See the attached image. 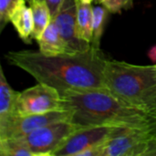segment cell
<instances>
[{"label":"cell","mask_w":156,"mask_h":156,"mask_svg":"<svg viewBox=\"0 0 156 156\" xmlns=\"http://www.w3.org/2000/svg\"><path fill=\"white\" fill-rule=\"evenodd\" d=\"M91 4L77 3V36L80 39L91 43L93 36V11Z\"/></svg>","instance_id":"13"},{"label":"cell","mask_w":156,"mask_h":156,"mask_svg":"<svg viewBox=\"0 0 156 156\" xmlns=\"http://www.w3.org/2000/svg\"><path fill=\"white\" fill-rule=\"evenodd\" d=\"M148 58L153 61L156 63V45H154V47H152V48L148 51Z\"/></svg>","instance_id":"20"},{"label":"cell","mask_w":156,"mask_h":156,"mask_svg":"<svg viewBox=\"0 0 156 156\" xmlns=\"http://www.w3.org/2000/svg\"><path fill=\"white\" fill-rule=\"evenodd\" d=\"M61 121H71V112L69 110L62 109L26 116L15 115L8 122L0 125V140L20 138L41 127Z\"/></svg>","instance_id":"8"},{"label":"cell","mask_w":156,"mask_h":156,"mask_svg":"<svg viewBox=\"0 0 156 156\" xmlns=\"http://www.w3.org/2000/svg\"><path fill=\"white\" fill-rule=\"evenodd\" d=\"M22 0H0V31L10 22V16L16 6ZM29 2L30 0H26Z\"/></svg>","instance_id":"17"},{"label":"cell","mask_w":156,"mask_h":156,"mask_svg":"<svg viewBox=\"0 0 156 156\" xmlns=\"http://www.w3.org/2000/svg\"><path fill=\"white\" fill-rule=\"evenodd\" d=\"M77 3L78 0H65L52 21L66 41L71 53L83 51L90 48V44L80 39L77 36Z\"/></svg>","instance_id":"9"},{"label":"cell","mask_w":156,"mask_h":156,"mask_svg":"<svg viewBox=\"0 0 156 156\" xmlns=\"http://www.w3.org/2000/svg\"><path fill=\"white\" fill-rule=\"evenodd\" d=\"M156 129L126 127L110 138L101 156H155Z\"/></svg>","instance_id":"4"},{"label":"cell","mask_w":156,"mask_h":156,"mask_svg":"<svg viewBox=\"0 0 156 156\" xmlns=\"http://www.w3.org/2000/svg\"><path fill=\"white\" fill-rule=\"evenodd\" d=\"M103 5L110 13H121L122 10L130 8L133 5V0H98Z\"/></svg>","instance_id":"18"},{"label":"cell","mask_w":156,"mask_h":156,"mask_svg":"<svg viewBox=\"0 0 156 156\" xmlns=\"http://www.w3.org/2000/svg\"><path fill=\"white\" fill-rule=\"evenodd\" d=\"M62 109H64L63 101L58 90L49 85L38 82L19 92L15 115L41 114Z\"/></svg>","instance_id":"7"},{"label":"cell","mask_w":156,"mask_h":156,"mask_svg":"<svg viewBox=\"0 0 156 156\" xmlns=\"http://www.w3.org/2000/svg\"><path fill=\"white\" fill-rule=\"evenodd\" d=\"M26 0H22L14 9L10 16V22L16 30L19 37L27 44L31 43L34 29L33 13Z\"/></svg>","instance_id":"10"},{"label":"cell","mask_w":156,"mask_h":156,"mask_svg":"<svg viewBox=\"0 0 156 156\" xmlns=\"http://www.w3.org/2000/svg\"><path fill=\"white\" fill-rule=\"evenodd\" d=\"M37 42L39 47V51L48 56L71 53L66 41L52 20Z\"/></svg>","instance_id":"11"},{"label":"cell","mask_w":156,"mask_h":156,"mask_svg":"<svg viewBox=\"0 0 156 156\" xmlns=\"http://www.w3.org/2000/svg\"><path fill=\"white\" fill-rule=\"evenodd\" d=\"M103 77L111 93L156 119V64L107 59Z\"/></svg>","instance_id":"3"},{"label":"cell","mask_w":156,"mask_h":156,"mask_svg":"<svg viewBox=\"0 0 156 156\" xmlns=\"http://www.w3.org/2000/svg\"><path fill=\"white\" fill-rule=\"evenodd\" d=\"M71 122L80 126L115 125L156 129V119L130 105L108 90L71 91L61 95Z\"/></svg>","instance_id":"2"},{"label":"cell","mask_w":156,"mask_h":156,"mask_svg":"<svg viewBox=\"0 0 156 156\" xmlns=\"http://www.w3.org/2000/svg\"><path fill=\"white\" fill-rule=\"evenodd\" d=\"M124 128L115 125L84 126L74 133L53 156H101L102 145Z\"/></svg>","instance_id":"5"},{"label":"cell","mask_w":156,"mask_h":156,"mask_svg":"<svg viewBox=\"0 0 156 156\" xmlns=\"http://www.w3.org/2000/svg\"><path fill=\"white\" fill-rule=\"evenodd\" d=\"M19 91H16L7 82L4 70L0 68V125L8 122L16 113Z\"/></svg>","instance_id":"12"},{"label":"cell","mask_w":156,"mask_h":156,"mask_svg":"<svg viewBox=\"0 0 156 156\" xmlns=\"http://www.w3.org/2000/svg\"><path fill=\"white\" fill-rule=\"evenodd\" d=\"M82 3H86V4H91L93 0H80Z\"/></svg>","instance_id":"21"},{"label":"cell","mask_w":156,"mask_h":156,"mask_svg":"<svg viewBox=\"0 0 156 156\" xmlns=\"http://www.w3.org/2000/svg\"><path fill=\"white\" fill-rule=\"evenodd\" d=\"M29 5L31 6L34 19V29L32 38L36 41L39 38L48 26L52 20L50 11L44 0H30Z\"/></svg>","instance_id":"14"},{"label":"cell","mask_w":156,"mask_h":156,"mask_svg":"<svg viewBox=\"0 0 156 156\" xmlns=\"http://www.w3.org/2000/svg\"><path fill=\"white\" fill-rule=\"evenodd\" d=\"M93 11V36L90 46L96 49H101V40L104 32L106 22L110 11L103 5H95Z\"/></svg>","instance_id":"15"},{"label":"cell","mask_w":156,"mask_h":156,"mask_svg":"<svg viewBox=\"0 0 156 156\" xmlns=\"http://www.w3.org/2000/svg\"><path fill=\"white\" fill-rule=\"evenodd\" d=\"M44 1L46 2L47 5L50 11L52 17L58 13V11L60 9L61 5L65 2V0H44Z\"/></svg>","instance_id":"19"},{"label":"cell","mask_w":156,"mask_h":156,"mask_svg":"<svg viewBox=\"0 0 156 156\" xmlns=\"http://www.w3.org/2000/svg\"><path fill=\"white\" fill-rule=\"evenodd\" d=\"M5 58L37 82L55 88L62 95L71 91L107 90L103 71L107 59L101 49L48 56L40 51H9Z\"/></svg>","instance_id":"1"},{"label":"cell","mask_w":156,"mask_h":156,"mask_svg":"<svg viewBox=\"0 0 156 156\" xmlns=\"http://www.w3.org/2000/svg\"><path fill=\"white\" fill-rule=\"evenodd\" d=\"M82 127L84 126L71 121H61L41 127L26 136L14 139L23 144L33 156H53L74 133Z\"/></svg>","instance_id":"6"},{"label":"cell","mask_w":156,"mask_h":156,"mask_svg":"<svg viewBox=\"0 0 156 156\" xmlns=\"http://www.w3.org/2000/svg\"><path fill=\"white\" fill-rule=\"evenodd\" d=\"M0 154L2 156H33L23 144L14 138L0 140Z\"/></svg>","instance_id":"16"}]
</instances>
